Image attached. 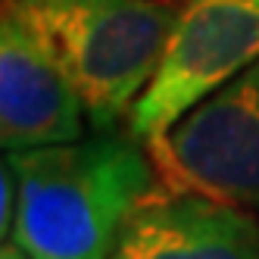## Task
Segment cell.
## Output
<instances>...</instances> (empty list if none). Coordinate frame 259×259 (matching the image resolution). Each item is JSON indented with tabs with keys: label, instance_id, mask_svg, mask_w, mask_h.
I'll return each mask as SVG.
<instances>
[{
	"label": "cell",
	"instance_id": "6da1fadb",
	"mask_svg": "<svg viewBox=\"0 0 259 259\" xmlns=\"http://www.w3.org/2000/svg\"><path fill=\"white\" fill-rule=\"evenodd\" d=\"M7 159L19 178L13 240L31 259H109L125 222L156 191L135 135L94 132Z\"/></svg>",
	"mask_w": 259,
	"mask_h": 259
},
{
	"label": "cell",
	"instance_id": "7a4b0ae2",
	"mask_svg": "<svg viewBox=\"0 0 259 259\" xmlns=\"http://www.w3.org/2000/svg\"><path fill=\"white\" fill-rule=\"evenodd\" d=\"M38 25L84 100L94 132L132 116L153 81L184 0H13Z\"/></svg>",
	"mask_w": 259,
	"mask_h": 259
},
{
	"label": "cell",
	"instance_id": "3957f363",
	"mask_svg": "<svg viewBox=\"0 0 259 259\" xmlns=\"http://www.w3.org/2000/svg\"><path fill=\"white\" fill-rule=\"evenodd\" d=\"M259 60V0H184L153 81L128 116L147 147Z\"/></svg>",
	"mask_w": 259,
	"mask_h": 259
},
{
	"label": "cell",
	"instance_id": "277c9868",
	"mask_svg": "<svg viewBox=\"0 0 259 259\" xmlns=\"http://www.w3.org/2000/svg\"><path fill=\"white\" fill-rule=\"evenodd\" d=\"M172 188L259 212V60L153 144Z\"/></svg>",
	"mask_w": 259,
	"mask_h": 259
},
{
	"label": "cell",
	"instance_id": "5b68a950",
	"mask_svg": "<svg viewBox=\"0 0 259 259\" xmlns=\"http://www.w3.org/2000/svg\"><path fill=\"white\" fill-rule=\"evenodd\" d=\"M84 100L47 38L4 0L0 10V144L7 153L84 138Z\"/></svg>",
	"mask_w": 259,
	"mask_h": 259
},
{
	"label": "cell",
	"instance_id": "8992f818",
	"mask_svg": "<svg viewBox=\"0 0 259 259\" xmlns=\"http://www.w3.org/2000/svg\"><path fill=\"white\" fill-rule=\"evenodd\" d=\"M109 259H259V222L200 191H153L125 222Z\"/></svg>",
	"mask_w": 259,
	"mask_h": 259
},
{
	"label": "cell",
	"instance_id": "52a82bcc",
	"mask_svg": "<svg viewBox=\"0 0 259 259\" xmlns=\"http://www.w3.org/2000/svg\"><path fill=\"white\" fill-rule=\"evenodd\" d=\"M16 209H19V178H16L13 162L4 156V169H0V237L4 240H10L13 234Z\"/></svg>",
	"mask_w": 259,
	"mask_h": 259
},
{
	"label": "cell",
	"instance_id": "ba28073f",
	"mask_svg": "<svg viewBox=\"0 0 259 259\" xmlns=\"http://www.w3.org/2000/svg\"><path fill=\"white\" fill-rule=\"evenodd\" d=\"M0 259H31L19 244H16V240H13V244H10V240H4V250H0Z\"/></svg>",
	"mask_w": 259,
	"mask_h": 259
}]
</instances>
